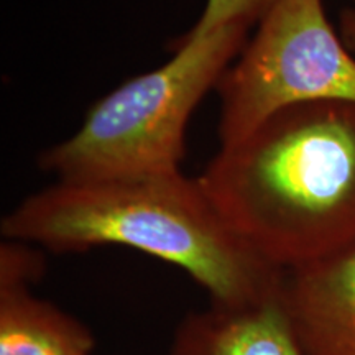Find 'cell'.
I'll return each instance as SVG.
<instances>
[{
  "label": "cell",
  "mask_w": 355,
  "mask_h": 355,
  "mask_svg": "<svg viewBox=\"0 0 355 355\" xmlns=\"http://www.w3.org/2000/svg\"><path fill=\"white\" fill-rule=\"evenodd\" d=\"M6 241L53 254L135 248L180 266L211 303L245 306L272 296L283 270L230 229L199 178L176 171L56 181L2 219Z\"/></svg>",
  "instance_id": "obj_1"
},
{
  "label": "cell",
  "mask_w": 355,
  "mask_h": 355,
  "mask_svg": "<svg viewBox=\"0 0 355 355\" xmlns=\"http://www.w3.org/2000/svg\"><path fill=\"white\" fill-rule=\"evenodd\" d=\"M217 211L282 270L355 241V104L288 105L219 153L198 176Z\"/></svg>",
  "instance_id": "obj_2"
},
{
  "label": "cell",
  "mask_w": 355,
  "mask_h": 355,
  "mask_svg": "<svg viewBox=\"0 0 355 355\" xmlns=\"http://www.w3.org/2000/svg\"><path fill=\"white\" fill-rule=\"evenodd\" d=\"M250 28L229 24L204 37L183 35L170 61L96 101L69 139L40 155V168L56 181L180 170L191 115L217 87Z\"/></svg>",
  "instance_id": "obj_3"
},
{
  "label": "cell",
  "mask_w": 355,
  "mask_h": 355,
  "mask_svg": "<svg viewBox=\"0 0 355 355\" xmlns=\"http://www.w3.org/2000/svg\"><path fill=\"white\" fill-rule=\"evenodd\" d=\"M329 24L322 0H277L216 91L220 145L232 144L288 105L355 104V58Z\"/></svg>",
  "instance_id": "obj_4"
},
{
  "label": "cell",
  "mask_w": 355,
  "mask_h": 355,
  "mask_svg": "<svg viewBox=\"0 0 355 355\" xmlns=\"http://www.w3.org/2000/svg\"><path fill=\"white\" fill-rule=\"evenodd\" d=\"M282 300L308 355H355V241L283 270Z\"/></svg>",
  "instance_id": "obj_5"
},
{
  "label": "cell",
  "mask_w": 355,
  "mask_h": 355,
  "mask_svg": "<svg viewBox=\"0 0 355 355\" xmlns=\"http://www.w3.org/2000/svg\"><path fill=\"white\" fill-rule=\"evenodd\" d=\"M168 355H308L293 331L282 285L245 306L211 303L191 311L173 332Z\"/></svg>",
  "instance_id": "obj_6"
},
{
  "label": "cell",
  "mask_w": 355,
  "mask_h": 355,
  "mask_svg": "<svg viewBox=\"0 0 355 355\" xmlns=\"http://www.w3.org/2000/svg\"><path fill=\"white\" fill-rule=\"evenodd\" d=\"M32 286L0 279V355H92L86 324L35 296Z\"/></svg>",
  "instance_id": "obj_7"
},
{
  "label": "cell",
  "mask_w": 355,
  "mask_h": 355,
  "mask_svg": "<svg viewBox=\"0 0 355 355\" xmlns=\"http://www.w3.org/2000/svg\"><path fill=\"white\" fill-rule=\"evenodd\" d=\"M275 2L277 0H206L201 17L186 35L204 37L229 24L255 26Z\"/></svg>",
  "instance_id": "obj_8"
},
{
  "label": "cell",
  "mask_w": 355,
  "mask_h": 355,
  "mask_svg": "<svg viewBox=\"0 0 355 355\" xmlns=\"http://www.w3.org/2000/svg\"><path fill=\"white\" fill-rule=\"evenodd\" d=\"M340 37L350 51L355 53V10L345 8L340 13Z\"/></svg>",
  "instance_id": "obj_9"
},
{
  "label": "cell",
  "mask_w": 355,
  "mask_h": 355,
  "mask_svg": "<svg viewBox=\"0 0 355 355\" xmlns=\"http://www.w3.org/2000/svg\"><path fill=\"white\" fill-rule=\"evenodd\" d=\"M350 2H352V6H354L352 8H354V10H355V0H350Z\"/></svg>",
  "instance_id": "obj_10"
}]
</instances>
